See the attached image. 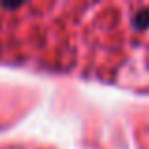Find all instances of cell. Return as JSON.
I'll return each mask as SVG.
<instances>
[{"label":"cell","instance_id":"obj_1","mask_svg":"<svg viewBox=\"0 0 149 149\" xmlns=\"http://www.w3.org/2000/svg\"><path fill=\"white\" fill-rule=\"evenodd\" d=\"M134 26L136 29H147L149 26V10H140L134 17Z\"/></svg>","mask_w":149,"mask_h":149},{"label":"cell","instance_id":"obj_2","mask_svg":"<svg viewBox=\"0 0 149 149\" xmlns=\"http://www.w3.org/2000/svg\"><path fill=\"white\" fill-rule=\"evenodd\" d=\"M0 6H2L4 10H17L21 4H0Z\"/></svg>","mask_w":149,"mask_h":149}]
</instances>
